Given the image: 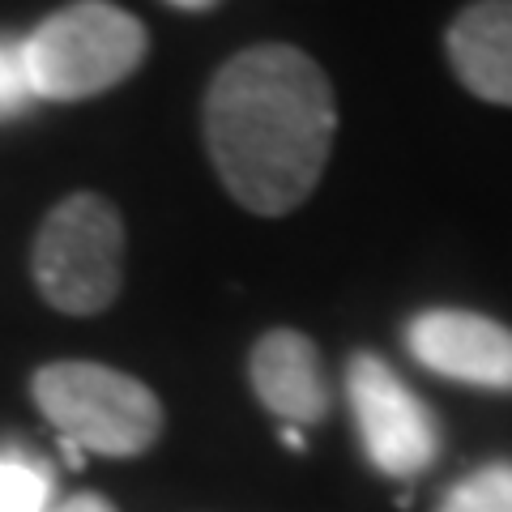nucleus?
<instances>
[{
  "label": "nucleus",
  "mask_w": 512,
  "mask_h": 512,
  "mask_svg": "<svg viewBox=\"0 0 512 512\" xmlns=\"http://www.w3.org/2000/svg\"><path fill=\"white\" fill-rule=\"evenodd\" d=\"M406 350L427 372L474 389L512 393V329L483 312L431 308L406 325Z\"/></svg>",
  "instance_id": "6"
},
{
  "label": "nucleus",
  "mask_w": 512,
  "mask_h": 512,
  "mask_svg": "<svg viewBox=\"0 0 512 512\" xmlns=\"http://www.w3.org/2000/svg\"><path fill=\"white\" fill-rule=\"evenodd\" d=\"M171 9H184V13H210L218 0H167Z\"/></svg>",
  "instance_id": "13"
},
{
  "label": "nucleus",
  "mask_w": 512,
  "mask_h": 512,
  "mask_svg": "<svg viewBox=\"0 0 512 512\" xmlns=\"http://www.w3.org/2000/svg\"><path fill=\"white\" fill-rule=\"evenodd\" d=\"M30 397L73 453L124 461L163 436V402L150 384L94 359L43 363L30 380Z\"/></svg>",
  "instance_id": "3"
},
{
  "label": "nucleus",
  "mask_w": 512,
  "mask_h": 512,
  "mask_svg": "<svg viewBox=\"0 0 512 512\" xmlns=\"http://www.w3.org/2000/svg\"><path fill=\"white\" fill-rule=\"evenodd\" d=\"M47 512H120L116 504L107 500V495H94V491H77L69 500H56Z\"/></svg>",
  "instance_id": "12"
},
{
  "label": "nucleus",
  "mask_w": 512,
  "mask_h": 512,
  "mask_svg": "<svg viewBox=\"0 0 512 512\" xmlns=\"http://www.w3.org/2000/svg\"><path fill=\"white\" fill-rule=\"evenodd\" d=\"M453 73L474 99L512 107V0H474L444 35Z\"/></svg>",
  "instance_id": "8"
},
{
  "label": "nucleus",
  "mask_w": 512,
  "mask_h": 512,
  "mask_svg": "<svg viewBox=\"0 0 512 512\" xmlns=\"http://www.w3.org/2000/svg\"><path fill=\"white\" fill-rule=\"evenodd\" d=\"M346 393L367 461L389 478H419L440 457V427L410 384L372 350L346 363Z\"/></svg>",
  "instance_id": "5"
},
{
  "label": "nucleus",
  "mask_w": 512,
  "mask_h": 512,
  "mask_svg": "<svg viewBox=\"0 0 512 512\" xmlns=\"http://www.w3.org/2000/svg\"><path fill=\"white\" fill-rule=\"evenodd\" d=\"M30 278L64 316H99L124 286V218L103 192H69L30 244Z\"/></svg>",
  "instance_id": "4"
},
{
  "label": "nucleus",
  "mask_w": 512,
  "mask_h": 512,
  "mask_svg": "<svg viewBox=\"0 0 512 512\" xmlns=\"http://www.w3.org/2000/svg\"><path fill=\"white\" fill-rule=\"evenodd\" d=\"M146 47V26L128 9L111 0H73L35 26L22 43V64L35 99L82 103L133 77Z\"/></svg>",
  "instance_id": "2"
},
{
  "label": "nucleus",
  "mask_w": 512,
  "mask_h": 512,
  "mask_svg": "<svg viewBox=\"0 0 512 512\" xmlns=\"http://www.w3.org/2000/svg\"><path fill=\"white\" fill-rule=\"evenodd\" d=\"M30 99H35V94H30V82H26L22 47L0 43V120L22 116Z\"/></svg>",
  "instance_id": "11"
},
{
  "label": "nucleus",
  "mask_w": 512,
  "mask_h": 512,
  "mask_svg": "<svg viewBox=\"0 0 512 512\" xmlns=\"http://www.w3.org/2000/svg\"><path fill=\"white\" fill-rule=\"evenodd\" d=\"M282 440H286V444H291V448H303V436H299V431H295V427H286V431H282Z\"/></svg>",
  "instance_id": "14"
},
{
  "label": "nucleus",
  "mask_w": 512,
  "mask_h": 512,
  "mask_svg": "<svg viewBox=\"0 0 512 512\" xmlns=\"http://www.w3.org/2000/svg\"><path fill=\"white\" fill-rule=\"evenodd\" d=\"M338 137L325 69L291 43L235 52L205 90V146L222 188L261 218L299 210Z\"/></svg>",
  "instance_id": "1"
},
{
  "label": "nucleus",
  "mask_w": 512,
  "mask_h": 512,
  "mask_svg": "<svg viewBox=\"0 0 512 512\" xmlns=\"http://www.w3.org/2000/svg\"><path fill=\"white\" fill-rule=\"evenodd\" d=\"M52 474L22 453H0V512H47Z\"/></svg>",
  "instance_id": "10"
},
{
  "label": "nucleus",
  "mask_w": 512,
  "mask_h": 512,
  "mask_svg": "<svg viewBox=\"0 0 512 512\" xmlns=\"http://www.w3.org/2000/svg\"><path fill=\"white\" fill-rule=\"evenodd\" d=\"M248 380L261 406L291 427H312L329 414V380L320 350L299 329H269L248 355Z\"/></svg>",
  "instance_id": "7"
},
{
  "label": "nucleus",
  "mask_w": 512,
  "mask_h": 512,
  "mask_svg": "<svg viewBox=\"0 0 512 512\" xmlns=\"http://www.w3.org/2000/svg\"><path fill=\"white\" fill-rule=\"evenodd\" d=\"M436 512H512V461H491L466 474Z\"/></svg>",
  "instance_id": "9"
}]
</instances>
